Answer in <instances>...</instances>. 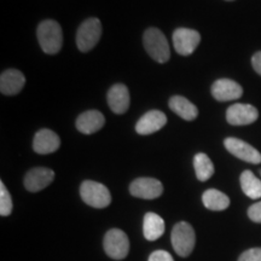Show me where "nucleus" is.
Returning <instances> with one entry per match:
<instances>
[{"instance_id": "obj_19", "label": "nucleus", "mask_w": 261, "mask_h": 261, "mask_svg": "<svg viewBox=\"0 0 261 261\" xmlns=\"http://www.w3.org/2000/svg\"><path fill=\"white\" fill-rule=\"evenodd\" d=\"M169 108L178 116L187 120V121H192L198 115L197 107L195 104H192L187 98L181 96H173L169 99Z\"/></svg>"}, {"instance_id": "obj_10", "label": "nucleus", "mask_w": 261, "mask_h": 261, "mask_svg": "<svg viewBox=\"0 0 261 261\" xmlns=\"http://www.w3.org/2000/svg\"><path fill=\"white\" fill-rule=\"evenodd\" d=\"M259 117V112L250 104H233L227 109L226 120L232 126H246L255 122Z\"/></svg>"}, {"instance_id": "obj_22", "label": "nucleus", "mask_w": 261, "mask_h": 261, "mask_svg": "<svg viewBox=\"0 0 261 261\" xmlns=\"http://www.w3.org/2000/svg\"><path fill=\"white\" fill-rule=\"evenodd\" d=\"M196 177L200 181H207L214 174V165L212 160L203 152H198L194 158Z\"/></svg>"}, {"instance_id": "obj_24", "label": "nucleus", "mask_w": 261, "mask_h": 261, "mask_svg": "<svg viewBox=\"0 0 261 261\" xmlns=\"http://www.w3.org/2000/svg\"><path fill=\"white\" fill-rule=\"evenodd\" d=\"M238 261H261V248H252L241 254Z\"/></svg>"}, {"instance_id": "obj_5", "label": "nucleus", "mask_w": 261, "mask_h": 261, "mask_svg": "<svg viewBox=\"0 0 261 261\" xmlns=\"http://www.w3.org/2000/svg\"><path fill=\"white\" fill-rule=\"evenodd\" d=\"M102 37V23L96 17L87 18L76 32V45L81 52H89Z\"/></svg>"}, {"instance_id": "obj_6", "label": "nucleus", "mask_w": 261, "mask_h": 261, "mask_svg": "<svg viewBox=\"0 0 261 261\" xmlns=\"http://www.w3.org/2000/svg\"><path fill=\"white\" fill-rule=\"evenodd\" d=\"M103 247L108 256L114 260H122L129 252L128 237L120 228H112L104 236Z\"/></svg>"}, {"instance_id": "obj_17", "label": "nucleus", "mask_w": 261, "mask_h": 261, "mask_svg": "<svg viewBox=\"0 0 261 261\" xmlns=\"http://www.w3.org/2000/svg\"><path fill=\"white\" fill-rule=\"evenodd\" d=\"M108 104L115 114H125L129 108V92L123 84H115L108 92Z\"/></svg>"}, {"instance_id": "obj_28", "label": "nucleus", "mask_w": 261, "mask_h": 261, "mask_svg": "<svg viewBox=\"0 0 261 261\" xmlns=\"http://www.w3.org/2000/svg\"><path fill=\"white\" fill-rule=\"evenodd\" d=\"M227 2H232V0H227Z\"/></svg>"}, {"instance_id": "obj_14", "label": "nucleus", "mask_w": 261, "mask_h": 261, "mask_svg": "<svg viewBox=\"0 0 261 261\" xmlns=\"http://www.w3.org/2000/svg\"><path fill=\"white\" fill-rule=\"evenodd\" d=\"M61 145V139L54 130L44 128L38 130L33 140V149L37 154L47 155L57 151Z\"/></svg>"}, {"instance_id": "obj_8", "label": "nucleus", "mask_w": 261, "mask_h": 261, "mask_svg": "<svg viewBox=\"0 0 261 261\" xmlns=\"http://www.w3.org/2000/svg\"><path fill=\"white\" fill-rule=\"evenodd\" d=\"M130 195L143 200H155L163 192L162 182L155 178H138L129 185Z\"/></svg>"}, {"instance_id": "obj_2", "label": "nucleus", "mask_w": 261, "mask_h": 261, "mask_svg": "<svg viewBox=\"0 0 261 261\" xmlns=\"http://www.w3.org/2000/svg\"><path fill=\"white\" fill-rule=\"evenodd\" d=\"M143 42L150 57L159 63H166L171 58L169 44L160 29L154 27L146 29L143 35Z\"/></svg>"}, {"instance_id": "obj_9", "label": "nucleus", "mask_w": 261, "mask_h": 261, "mask_svg": "<svg viewBox=\"0 0 261 261\" xmlns=\"http://www.w3.org/2000/svg\"><path fill=\"white\" fill-rule=\"evenodd\" d=\"M224 145L230 154L236 156L237 159L242 160V161L253 163V165L261 163L260 152L250 144L243 142V140L230 137V138L225 139Z\"/></svg>"}, {"instance_id": "obj_4", "label": "nucleus", "mask_w": 261, "mask_h": 261, "mask_svg": "<svg viewBox=\"0 0 261 261\" xmlns=\"http://www.w3.org/2000/svg\"><path fill=\"white\" fill-rule=\"evenodd\" d=\"M80 196L86 204L102 210L110 204L112 195L106 185L93 180H85L80 187Z\"/></svg>"}, {"instance_id": "obj_12", "label": "nucleus", "mask_w": 261, "mask_h": 261, "mask_svg": "<svg viewBox=\"0 0 261 261\" xmlns=\"http://www.w3.org/2000/svg\"><path fill=\"white\" fill-rule=\"evenodd\" d=\"M212 94L219 102L236 100L242 97L243 89L240 84L230 79H219L212 85Z\"/></svg>"}, {"instance_id": "obj_27", "label": "nucleus", "mask_w": 261, "mask_h": 261, "mask_svg": "<svg viewBox=\"0 0 261 261\" xmlns=\"http://www.w3.org/2000/svg\"><path fill=\"white\" fill-rule=\"evenodd\" d=\"M252 64H253L254 70H255L257 74L261 75V51L256 52V54L254 55L252 58Z\"/></svg>"}, {"instance_id": "obj_18", "label": "nucleus", "mask_w": 261, "mask_h": 261, "mask_svg": "<svg viewBox=\"0 0 261 261\" xmlns=\"http://www.w3.org/2000/svg\"><path fill=\"white\" fill-rule=\"evenodd\" d=\"M165 232V221L159 214L149 212L144 215L143 220V233L145 240L156 241Z\"/></svg>"}, {"instance_id": "obj_16", "label": "nucleus", "mask_w": 261, "mask_h": 261, "mask_svg": "<svg viewBox=\"0 0 261 261\" xmlns=\"http://www.w3.org/2000/svg\"><path fill=\"white\" fill-rule=\"evenodd\" d=\"M25 77L17 69H8L0 76V91L5 96H15L24 87Z\"/></svg>"}, {"instance_id": "obj_15", "label": "nucleus", "mask_w": 261, "mask_h": 261, "mask_svg": "<svg viewBox=\"0 0 261 261\" xmlns=\"http://www.w3.org/2000/svg\"><path fill=\"white\" fill-rule=\"evenodd\" d=\"M106 123V117L98 110H87L83 114H80L76 119V128L84 135H93L103 128Z\"/></svg>"}, {"instance_id": "obj_26", "label": "nucleus", "mask_w": 261, "mask_h": 261, "mask_svg": "<svg viewBox=\"0 0 261 261\" xmlns=\"http://www.w3.org/2000/svg\"><path fill=\"white\" fill-rule=\"evenodd\" d=\"M148 261H174L173 256L166 250H155L150 254Z\"/></svg>"}, {"instance_id": "obj_7", "label": "nucleus", "mask_w": 261, "mask_h": 261, "mask_svg": "<svg viewBox=\"0 0 261 261\" xmlns=\"http://www.w3.org/2000/svg\"><path fill=\"white\" fill-rule=\"evenodd\" d=\"M201 35L197 31L190 28H178L173 33V45L175 51L181 56H190L197 48Z\"/></svg>"}, {"instance_id": "obj_21", "label": "nucleus", "mask_w": 261, "mask_h": 261, "mask_svg": "<svg viewBox=\"0 0 261 261\" xmlns=\"http://www.w3.org/2000/svg\"><path fill=\"white\" fill-rule=\"evenodd\" d=\"M241 188L244 194L252 200L261 197V180L257 179L252 171H244L240 177Z\"/></svg>"}, {"instance_id": "obj_25", "label": "nucleus", "mask_w": 261, "mask_h": 261, "mask_svg": "<svg viewBox=\"0 0 261 261\" xmlns=\"http://www.w3.org/2000/svg\"><path fill=\"white\" fill-rule=\"evenodd\" d=\"M248 217L254 223L261 224V202H256L248 210Z\"/></svg>"}, {"instance_id": "obj_1", "label": "nucleus", "mask_w": 261, "mask_h": 261, "mask_svg": "<svg viewBox=\"0 0 261 261\" xmlns=\"http://www.w3.org/2000/svg\"><path fill=\"white\" fill-rule=\"evenodd\" d=\"M37 37L41 50L47 55H56L63 45V33L58 22L46 19L37 29Z\"/></svg>"}, {"instance_id": "obj_29", "label": "nucleus", "mask_w": 261, "mask_h": 261, "mask_svg": "<svg viewBox=\"0 0 261 261\" xmlns=\"http://www.w3.org/2000/svg\"><path fill=\"white\" fill-rule=\"evenodd\" d=\"M260 174H261V171H260Z\"/></svg>"}, {"instance_id": "obj_23", "label": "nucleus", "mask_w": 261, "mask_h": 261, "mask_svg": "<svg viewBox=\"0 0 261 261\" xmlns=\"http://www.w3.org/2000/svg\"><path fill=\"white\" fill-rule=\"evenodd\" d=\"M12 198L4 182H0V215L8 217L12 212Z\"/></svg>"}, {"instance_id": "obj_20", "label": "nucleus", "mask_w": 261, "mask_h": 261, "mask_svg": "<svg viewBox=\"0 0 261 261\" xmlns=\"http://www.w3.org/2000/svg\"><path fill=\"white\" fill-rule=\"evenodd\" d=\"M202 202L207 210L214 212L225 211L230 205V198L224 192L217 190V189L205 190L202 195Z\"/></svg>"}, {"instance_id": "obj_3", "label": "nucleus", "mask_w": 261, "mask_h": 261, "mask_svg": "<svg viewBox=\"0 0 261 261\" xmlns=\"http://www.w3.org/2000/svg\"><path fill=\"white\" fill-rule=\"evenodd\" d=\"M171 241L173 249L179 256L187 257L190 255L195 248L196 234L194 227L187 221L175 224L172 230Z\"/></svg>"}, {"instance_id": "obj_13", "label": "nucleus", "mask_w": 261, "mask_h": 261, "mask_svg": "<svg viewBox=\"0 0 261 261\" xmlns=\"http://www.w3.org/2000/svg\"><path fill=\"white\" fill-rule=\"evenodd\" d=\"M166 122H167V116L165 115V113L160 112V110H150L138 120L136 130L140 136L152 135L161 129L166 125Z\"/></svg>"}, {"instance_id": "obj_11", "label": "nucleus", "mask_w": 261, "mask_h": 261, "mask_svg": "<svg viewBox=\"0 0 261 261\" xmlns=\"http://www.w3.org/2000/svg\"><path fill=\"white\" fill-rule=\"evenodd\" d=\"M55 172L46 167H37L28 171L24 177V188L29 192H39L54 181Z\"/></svg>"}]
</instances>
